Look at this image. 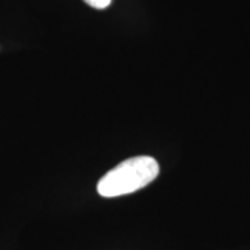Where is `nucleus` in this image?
Returning a JSON list of instances; mask_svg holds the SVG:
<instances>
[{
    "mask_svg": "<svg viewBox=\"0 0 250 250\" xmlns=\"http://www.w3.org/2000/svg\"><path fill=\"white\" fill-rule=\"evenodd\" d=\"M159 161L152 156H135L121 161L98 182V193L103 197L125 196L141 190L157 178Z\"/></svg>",
    "mask_w": 250,
    "mask_h": 250,
    "instance_id": "obj_1",
    "label": "nucleus"
},
{
    "mask_svg": "<svg viewBox=\"0 0 250 250\" xmlns=\"http://www.w3.org/2000/svg\"><path fill=\"white\" fill-rule=\"evenodd\" d=\"M88 6L93 7V9L98 10H104L107 9L108 6L111 4L113 0H83Z\"/></svg>",
    "mask_w": 250,
    "mask_h": 250,
    "instance_id": "obj_2",
    "label": "nucleus"
}]
</instances>
